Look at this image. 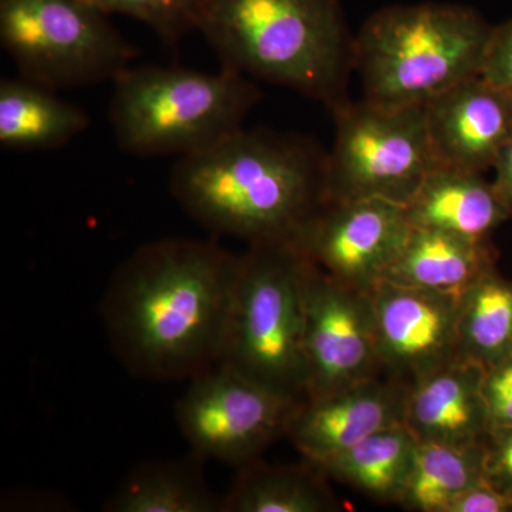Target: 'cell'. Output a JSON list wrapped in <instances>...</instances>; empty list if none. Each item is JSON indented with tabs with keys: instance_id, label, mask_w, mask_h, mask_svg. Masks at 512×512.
Instances as JSON below:
<instances>
[{
	"instance_id": "1",
	"label": "cell",
	"mask_w": 512,
	"mask_h": 512,
	"mask_svg": "<svg viewBox=\"0 0 512 512\" xmlns=\"http://www.w3.org/2000/svg\"><path fill=\"white\" fill-rule=\"evenodd\" d=\"M239 265L241 255L211 239H157L127 256L100 308L124 369L140 379L173 382L217 365Z\"/></svg>"
},
{
	"instance_id": "2",
	"label": "cell",
	"mask_w": 512,
	"mask_h": 512,
	"mask_svg": "<svg viewBox=\"0 0 512 512\" xmlns=\"http://www.w3.org/2000/svg\"><path fill=\"white\" fill-rule=\"evenodd\" d=\"M325 165L326 154L306 138L242 127L178 158L170 191L211 234L249 245L291 241L325 202Z\"/></svg>"
},
{
	"instance_id": "3",
	"label": "cell",
	"mask_w": 512,
	"mask_h": 512,
	"mask_svg": "<svg viewBox=\"0 0 512 512\" xmlns=\"http://www.w3.org/2000/svg\"><path fill=\"white\" fill-rule=\"evenodd\" d=\"M197 30L228 69L332 110L346 101L353 39L339 0H200Z\"/></svg>"
},
{
	"instance_id": "4",
	"label": "cell",
	"mask_w": 512,
	"mask_h": 512,
	"mask_svg": "<svg viewBox=\"0 0 512 512\" xmlns=\"http://www.w3.org/2000/svg\"><path fill=\"white\" fill-rule=\"evenodd\" d=\"M494 26L456 3L377 10L353 39L365 99L386 107L424 106L478 76Z\"/></svg>"
},
{
	"instance_id": "5",
	"label": "cell",
	"mask_w": 512,
	"mask_h": 512,
	"mask_svg": "<svg viewBox=\"0 0 512 512\" xmlns=\"http://www.w3.org/2000/svg\"><path fill=\"white\" fill-rule=\"evenodd\" d=\"M109 121L121 150L138 157L191 156L244 127L261 97L254 80L222 66H130L113 82Z\"/></svg>"
},
{
	"instance_id": "6",
	"label": "cell",
	"mask_w": 512,
	"mask_h": 512,
	"mask_svg": "<svg viewBox=\"0 0 512 512\" xmlns=\"http://www.w3.org/2000/svg\"><path fill=\"white\" fill-rule=\"evenodd\" d=\"M311 259L292 241L249 245L241 255L227 336L217 365L306 400L305 282Z\"/></svg>"
},
{
	"instance_id": "7",
	"label": "cell",
	"mask_w": 512,
	"mask_h": 512,
	"mask_svg": "<svg viewBox=\"0 0 512 512\" xmlns=\"http://www.w3.org/2000/svg\"><path fill=\"white\" fill-rule=\"evenodd\" d=\"M0 45L19 76L55 92L113 83L138 56L86 0H0Z\"/></svg>"
},
{
	"instance_id": "8",
	"label": "cell",
	"mask_w": 512,
	"mask_h": 512,
	"mask_svg": "<svg viewBox=\"0 0 512 512\" xmlns=\"http://www.w3.org/2000/svg\"><path fill=\"white\" fill-rule=\"evenodd\" d=\"M326 154L325 201L379 198L406 207L437 167L424 106L339 104Z\"/></svg>"
},
{
	"instance_id": "9",
	"label": "cell",
	"mask_w": 512,
	"mask_h": 512,
	"mask_svg": "<svg viewBox=\"0 0 512 512\" xmlns=\"http://www.w3.org/2000/svg\"><path fill=\"white\" fill-rule=\"evenodd\" d=\"M302 402L215 365L191 377L175 420L195 456L241 468L288 436Z\"/></svg>"
},
{
	"instance_id": "10",
	"label": "cell",
	"mask_w": 512,
	"mask_h": 512,
	"mask_svg": "<svg viewBox=\"0 0 512 512\" xmlns=\"http://www.w3.org/2000/svg\"><path fill=\"white\" fill-rule=\"evenodd\" d=\"M305 359L306 399L383 375L369 291L343 284L312 261L305 282Z\"/></svg>"
},
{
	"instance_id": "11",
	"label": "cell",
	"mask_w": 512,
	"mask_h": 512,
	"mask_svg": "<svg viewBox=\"0 0 512 512\" xmlns=\"http://www.w3.org/2000/svg\"><path fill=\"white\" fill-rule=\"evenodd\" d=\"M410 228L406 208L397 202L325 201L291 241L326 274L369 291L392 264Z\"/></svg>"
},
{
	"instance_id": "12",
	"label": "cell",
	"mask_w": 512,
	"mask_h": 512,
	"mask_svg": "<svg viewBox=\"0 0 512 512\" xmlns=\"http://www.w3.org/2000/svg\"><path fill=\"white\" fill-rule=\"evenodd\" d=\"M369 296L383 375L410 387L460 357L461 296L384 279L369 289Z\"/></svg>"
},
{
	"instance_id": "13",
	"label": "cell",
	"mask_w": 512,
	"mask_h": 512,
	"mask_svg": "<svg viewBox=\"0 0 512 512\" xmlns=\"http://www.w3.org/2000/svg\"><path fill=\"white\" fill-rule=\"evenodd\" d=\"M437 164L484 173L512 140V97L481 74L424 104Z\"/></svg>"
},
{
	"instance_id": "14",
	"label": "cell",
	"mask_w": 512,
	"mask_h": 512,
	"mask_svg": "<svg viewBox=\"0 0 512 512\" xmlns=\"http://www.w3.org/2000/svg\"><path fill=\"white\" fill-rule=\"evenodd\" d=\"M409 386L377 379L320 399L299 404L288 439L303 458L322 466L379 431L404 426Z\"/></svg>"
},
{
	"instance_id": "15",
	"label": "cell",
	"mask_w": 512,
	"mask_h": 512,
	"mask_svg": "<svg viewBox=\"0 0 512 512\" xmlns=\"http://www.w3.org/2000/svg\"><path fill=\"white\" fill-rule=\"evenodd\" d=\"M485 367L458 359L409 387L404 426L417 441L471 446L490 433L483 394Z\"/></svg>"
},
{
	"instance_id": "16",
	"label": "cell",
	"mask_w": 512,
	"mask_h": 512,
	"mask_svg": "<svg viewBox=\"0 0 512 512\" xmlns=\"http://www.w3.org/2000/svg\"><path fill=\"white\" fill-rule=\"evenodd\" d=\"M412 227L440 229L487 241L511 217L494 184L483 173L437 165L406 204Z\"/></svg>"
},
{
	"instance_id": "17",
	"label": "cell",
	"mask_w": 512,
	"mask_h": 512,
	"mask_svg": "<svg viewBox=\"0 0 512 512\" xmlns=\"http://www.w3.org/2000/svg\"><path fill=\"white\" fill-rule=\"evenodd\" d=\"M493 269V254L487 241L440 229L412 227L382 279L461 296Z\"/></svg>"
},
{
	"instance_id": "18",
	"label": "cell",
	"mask_w": 512,
	"mask_h": 512,
	"mask_svg": "<svg viewBox=\"0 0 512 512\" xmlns=\"http://www.w3.org/2000/svg\"><path fill=\"white\" fill-rule=\"evenodd\" d=\"M89 126V114L57 97L55 90L22 76L0 80V144L5 150H56Z\"/></svg>"
},
{
	"instance_id": "19",
	"label": "cell",
	"mask_w": 512,
	"mask_h": 512,
	"mask_svg": "<svg viewBox=\"0 0 512 512\" xmlns=\"http://www.w3.org/2000/svg\"><path fill=\"white\" fill-rule=\"evenodd\" d=\"M202 458L144 461L104 501V512H224L202 471Z\"/></svg>"
},
{
	"instance_id": "20",
	"label": "cell",
	"mask_w": 512,
	"mask_h": 512,
	"mask_svg": "<svg viewBox=\"0 0 512 512\" xmlns=\"http://www.w3.org/2000/svg\"><path fill=\"white\" fill-rule=\"evenodd\" d=\"M322 470L306 461L268 466L256 460L238 468L224 495V512H330L338 510Z\"/></svg>"
},
{
	"instance_id": "21",
	"label": "cell",
	"mask_w": 512,
	"mask_h": 512,
	"mask_svg": "<svg viewBox=\"0 0 512 512\" xmlns=\"http://www.w3.org/2000/svg\"><path fill=\"white\" fill-rule=\"evenodd\" d=\"M485 480L484 443L471 446L417 441L397 505L417 512H447Z\"/></svg>"
},
{
	"instance_id": "22",
	"label": "cell",
	"mask_w": 512,
	"mask_h": 512,
	"mask_svg": "<svg viewBox=\"0 0 512 512\" xmlns=\"http://www.w3.org/2000/svg\"><path fill=\"white\" fill-rule=\"evenodd\" d=\"M417 440L406 426L379 431L330 458L320 470L380 503H397Z\"/></svg>"
},
{
	"instance_id": "23",
	"label": "cell",
	"mask_w": 512,
	"mask_h": 512,
	"mask_svg": "<svg viewBox=\"0 0 512 512\" xmlns=\"http://www.w3.org/2000/svg\"><path fill=\"white\" fill-rule=\"evenodd\" d=\"M458 348L485 369L512 357V284L494 269L461 295Z\"/></svg>"
},
{
	"instance_id": "24",
	"label": "cell",
	"mask_w": 512,
	"mask_h": 512,
	"mask_svg": "<svg viewBox=\"0 0 512 512\" xmlns=\"http://www.w3.org/2000/svg\"><path fill=\"white\" fill-rule=\"evenodd\" d=\"M104 15H123L144 23L174 47L197 30L200 0H86Z\"/></svg>"
},
{
	"instance_id": "25",
	"label": "cell",
	"mask_w": 512,
	"mask_h": 512,
	"mask_svg": "<svg viewBox=\"0 0 512 512\" xmlns=\"http://www.w3.org/2000/svg\"><path fill=\"white\" fill-rule=\"evenodd\" d=\"M483 394L491 430H512V357L485 369Z\"/></svg>"
},
{
	"instance_id": "26",
	"label": "cell",
	"mask_w": 512,
	"mask_h": 512,
	"mask_svg": "<svg viewBox=\"0 0 512 512\" xmlns=\"http://www.w3.org/2000/svg\"><path fill=\"white\" fill-rule=\"evenodd\" d=\"M480 74L512 97V19L493 28Z\"/></svg>"
},
{
	"instance_id": "27",
	"label": "cell",
	"mask_w": 512,
	"mask_h": 512,
	"mask_svg": "<svg viewBox=\"0 0 512 512\" xmlns=\"http://www.w3.org/2000/svg\"><path fill=\"white\" fill-rule=\"evenodd\" d=\"M485 480L512 495V430H491L484 440Z\"/></svg>"
},
{
	"instance_id": "28",
	"label": "cell",
	"mask_w": 512,
	"mask_h": 512,
	"mask_svg": "<svg viewBox=\"0 0 512 512\" xmlns=\"http://www.w3.org/2000/svg\"><path fill=\"white\" fill-rule=\"evenodd\" d=\"M447 512H512V495L483 480L461 494Z\"/></svg>"
},
{
	"instance_id": "29",
	"label": "cell",
	"mask_w": 512,
	"mask_h": 512,
	"mask_svg": "<svg viewBox=\"0 0 512 512\" xmlns=\"http://www.w3.org/2000/svg\"><path fill=\"white\" fill-rule=\"evenodd\" d=\"M495 190L500 195L504 207L512 217V140L498 154L493 165Z\"/></svg>"
}]
</instances>
